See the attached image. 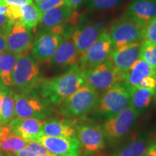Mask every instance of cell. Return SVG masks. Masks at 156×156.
Wrapping results in <instances>:
<instances>
[{
  "label": "cell",
  "mask_w": 156,
  "mask_h": 156,
  "mask_svg": "<svg viewBox=\"0 0 156 156\" xmlns=\"http://www.w3.org/2000/svg\"><path fill=\"white\" fill-rule=\"evenodd\" d=\"M84 69L79 64L55 77L44 78L37 90L54 106H59L85 85Z\"/></svg>",
  "instance_id": "obj_1"
},
{
  "label": "cell",
  "mask_w": 156,
  "mask_h": 156,
  "mask_svg": "<svg viewBox=\"0 0 156 156\" xmlns=\"http://www.w3.org/2000/svg\"><path fill=\"white\" fill-rule=\"evenodd\" d=\"M132 87L124 81L108 90L99 97L93 116L98 119H108L119 114L131 104Z\"/></svg>",
  "instance_id": "obj_2"
},
{
  "label": "cell",
  "mask_w": 156,
  "mask_h": 156,
  "mask_svg": "<svg viewBox=\"0 0 156 156\" xmlns=\"http://www.w3.org/2000/svg\"><path fill=\"white\" fill-rule=\"evenodd\" d=\"M15 116L46 120L56 113L54 105L43 98L38 90L14 92Z\"/></svg>",
  "instance_id": "obj_3"
},
{
  "label": "cell",
  "mask_w": 156,
  "mask_h": 156,
  "mask_svg": "<svg viewBox=\"0 0 156 156\" xmlns=\"http://www.w3.org/2000/svg\"><path fill=\"white\" fill-rule=\"evenodd\" d=\"M100 95L84 85L58 106V113L62 117L73 119H85L92 114Z\"/></svg>",
  "instance_id": "obj_4"
},
{
  "label": "cell",
  "mask_w": 156,
  "mask_h": 156,
  "mask_svg": "<svg viewBox=\"0 0 156 156\" xmlns=\"http://www.w3.org/2000/svg\"><path fill=\"white\" fill-rule=\"evenodd\" d=\"M43 79L40 64L32 54L18 56L12 73V87L16 92L36 90Z\"/></svg>",
  "instance_id": "obj_5"
},
{
  "label": "cell",
  "mask_w": 156,
  "mask_h": 156,
  "mask_svg": "<svg viewBox=\"0 0 156 156\" xmlns=\"http://www.w3.org/2000/svg\"><path fill=\"white\" fill-rule=\"evenodd\" d=\"M140 114L131 106L101 124L105 142L110 147L120 145L132 132Z\"/></svg>",
  "instance_id": "obj_6"
},
{
  "label": "cell",
  "mask_w": 156,
  "mask_h": 156,
  "mask_svg": "<svg viewBox=\"0 0 156 156\" xmlns=\"http://www.w3.org/2000/svg\"><path fill=\"white\" fill-rule=\"evenodd\" d=\"M145 23L126 15L115 21L108 30L113 48L141 43L143 41Z\"/></svg>",
  "instance_id": "obj_7"
},
{
  "label": "cell",
  "mask_w": 156,
  "mask_h": 156,
  "mask_svg": "<svg viewBox=\"0 0 156 156\" xmlns=\"http://www.w3.org/2000/svg\"><path fill=\"white\" fill-rule=\"evenodd\" d=\"M84 76L85 85L101 95L124 81V75L115 69L108 60L95 67L84 69Z\"/></svg>",
  "instance_id": "obj_8"
},
{
  "label": "cell",
  "mask_w": 156,
  "mask_h": 156,
  "mask_svg": "<svg viewBox=\"0 0 156 156\" xmlns=\"http://www.w3.org/2000/svg\"><path fill=\"white\" fill-rule=\"evenodd\" d=\"M107 30L105 23L87 15H80L72 34V39L80 55H82Z\"/></svg>",
  "instance_id": "obj_9"
},
{
  "label": "cell",
  "mask_w": 156,
  "mask_h": 156,
  "mask_svg": "<svg viewBox=\"0 0 156 156\" xmlns=\"http://www.w3.org/2000/svg\"><path fill=\"white\" fill-rule=\"evenodd\" d=\"M76 136L80 142L85 155H93L102 151L106 145L102 126L93 120L77 119Z\"/></svg>",
  "instance_id": "obj_10"
},
{
  "label": "cell",
  "mask_w": 156,
  "mask_h": 156,
  "mask_svg": "<svg viewBox=\"0 0 156 156\" xmlns=\"http://www.w3.org/2000/svg\"><path fill=\"white\" fill-rule=\"evenodd\" d=\"M113 49L108 30H106L82 54L78 64L83 69L99 65L108 61Z\"/></svg>",
  "instance_id": "obj_11"
},
{
  "label": "cell",
  "mask_w": 156,
  "mask_h": 156,
  "mask_svg": "<svg viewBox=\"0 0 156 156\" xmlns=\"http://www.w3.org/2000/svg\"><path fill=\"white\" fill-rule=\"evenodd\" d=\"M63 37L51 30H41L34 39L32 55L39 64H48Z\"/></svg>",
  "instance_id": "obj_12"
},
{
  "label": "cell",
  "mask_w": 156,
  "mask_h": 156,
  "mask_svg": "<svg viewBox=\"0 0 156 156\" xmlns=\"http://www.w3.org/2000/svg\"><path fill=\"white\" fill-rule=\"evenodd\" d=\"M48 152L58 156H82L83 149L77 136L43 135L38 140Z\"/></svg>",
  "instance_id": "obj_13"
},
{
  "label": "cell",
  "mask_w": 156,
  "mask_h": 156,
  "mask_svg": "<svg viewBox=\"0 0 156 156\" xmlns=\"http://www.w3.org/2000/svg\"><path fill=\"white\" fill-rule=\"evenodd\" d=\"M34 36L31 30L22 25L12 24L7 34V51L17 56L28 54L32 49Z\"/></svg>",
  "instance_id": "obj_14"
},
{
  "label": "cell",
  "mask_w": 156,
  "mask_h": 156,
  "mask_svg": "<svg viewBox=\"0 0 156 156\" xmlns=\"http://www.w3.org/2000/svg\"><path fill=\"white\" fill-rule=\"evenodd\" d=\"M44 120L34 118H14L7 125L10 133L28 141L38 142L43 134Z\"/></svg>",
  "instance_id": "obj_15"
},
{
  "label": "cell",
  "mask_w": 156,
  "mask_h": 156,
  "mask_svg": "<svg viewBox=\"0 0 156 156\" xmlns=\"http://www.w3.org/2000/svg\"><path fill=\"white\" fill-rule=\"evenodd\" d=\"M80 57V55L74 44L71 35L62 39L48 64L54 69L68 70L77 65Z\"/></svg>",
  "instance_id": "obj_16"
},
{
  "label": "cell",
  "mask_w": 156,
  "mask_h": 156,
  "mask_svg": "<svg viewBox=\"0 0 156 156\" xmlns=\"http://www.w3.org/2000/svg\"><path fill=\"white\" fill-rule=\"evenodd\" d=\"M80 15L67 5L51 9L42 14L40 25L41 30H51L55 27L65 24L76 25Z\"/></svg>",
  "instance_id": "obj_17"
},
{
  "label": "cell",
  "mask_w": 156,
  "mask_h": 156,
  "mask_svg": "<svg viewBox=\"0 0 156 156\" xmlns=\"http://www.w3.org/2000/svg\"><path fill=\"white\" fill-rule=\"evenodd\" d=\"M141 43H136L113 49L108 61L115 69L123 73H126L136 61L140 58Z\"/></svg>",
  "instance_id": "obj_18"
},
{
  "label": "cell",
  "mask_w": 156,
  "mask_h": 156,
  "mask_svg": "<svg viewBox=\"0 0 156 156\" xmlns=\"http://www.w3.org/2000/svg\"><path fill=\"white\" fill-rule=\"evenodd\" d=\"M7 17L13 24L22 25L32 30L40 23L42 13L34 2L20 7H8Z\"/></svg>",
  "instance_id": "obj_19"
},
{
  "label": "cell",
  "mask_w": 156,
  "mask_h": 156,
  "mask_svg": "<svg viewBox=\"0 0 156 156\" xmlns=\"http://www.w3.org/2000/svg\"><path fill=\"white\" fill-rule=\"evenodd\" d=\"M153 138L149 132L138 133L119 145L113 156H142L147 151Z\"/></svg>",
  "instance_id": "obj_20"
},
{
  "label": "cell",
  "mask_w": 156,
  "mask_h": 156,
  "mask_svg": "<svg viewBox=\"0 0 156 156\" xmlns=\"http://www.w3.org/2000/svg\"><path fill=\"white\" fill-rule=\"evenodd\" d=\"M76 120L64 117L47 119L43 124V134L49 136H76Z\"/></svg>",
  "instance_id": "obj_21"
},
{
  "label": "cell",
  "mask_w": 156,
  "mask_h": 156,
  "mask_svg": "<svg viewBox=\"0 0 156 156\" xmlns=\"http://www.w3.org/2000/svg\"><path fill=\"white\" fill-rule=\"evenodd\" d=\"M126 15L146 23L156 17V0H131Z\"/></svg>",
  "instance_id": "obj_22"
},
{
  "label": "cell",
  "mask_w": 156,
  "mask_h": 156,
  "mask_svg": "<svg viewBox=\"0 0 156 156\" xmlns=\"http://www.w3.org/2000/svg\"><path fill=\"white\" fill-rule=\"evenodd\" d=\"M153 102L156 103V89L132 87L130 106L140 115L145 112Z\"/></svg>",
  "instance_id": "obj_23"
},
{
  "label": "cell",
  "mask_w": 156,
  "mask_h": 156,
  "mask_svg": "<svg viewBox=\"0 0 156 156\" xmlns=\"http://www.w3.org/2000/svg\"><path fill=\"white\" fill-rule=\"evenodd\" d=\"M150 75H156V71L145 61L140 58L124 73V81L130 87H138L144 78Z\"/></svg>",
  "instance_id": "obj_24"
},
{
  "label": "cell",
  "mask_w": 156,
  "mask_h": 156,
  "mask_svg": "<svg viewBox=\"0 0 156 156\" xmlns=\"http://www.w3.org/2000/svg\"><path fill=\"white\" fill-rule=\"evenodd\" d=\"M18 56L9 51L0 53V75L5 87H12V73Z\"/></svg>",
  "instance_id": "obj_25"
},
{
  "label": "cell",
  "mask_w": 156,
  "mask_h": 156,
  "mask_svg": "<svg viewBox=\"0 0 156 156\" xmlns=\"http://www.w3.org/2000/svg\"><path fill=\"white\" fill-rule=\"evenodd\" d=\"M15 116L14 91L10 87H6L0 110V125L7 126Z\"/></svg>",
  "instance_id": "obj_26"
},
{
  "label": "cell",
  "mask_w": 156,
  "mask_h": 156,
  "mask_svg": "<svg viewBox=\"0 0 156 156\" xmlns=\"http://www.w3.org/2000/svg\"><path fill=\"white\" fill-rule=\"evenodd\" d=\"M28 142V140L15 136L9 131L0 138V151L8 153L18 152L23 150Z\"/></svg>",
  "instance_id": "obj_27"
},
{
  "label": "cell",
  "mask_w": 156,
  "mask_h": 156,
  "mask_svg": "<svg viewBox=\"0 0 156 156\" xmlns=\"http://www.w3.org/2000/svg\"><path fill=\"white\" fill-rule=\"evenodd\" d=\"M124 2L125 0H87L86 7L90 12H101L118 8Z\"/></svg>",
  "instance_id": "obj_28"
},
{
  "label": "cell",
  "mask_w": 156,
  "mask_h": 156,
  "mask_svg": "<svg viewBox=\"0 0 156 156\" xmlns=\"http://www.w3.org/2000/svg\"><path fill=\"white\" fill-rule=\"evenodd\" d=\"M140 58L156 71V44L143 41L141 45Z\"/></svg>",
  "instance_id": "obj_29"
},
{
  "label": "cell",
  "mask_w": 156,
  "mask_h": 156,
  "mask_svg": "<svg viewBox=\"0 0 156 156\" xmlns=\"http://www.w3.org/2000/svg\"><path fill=\"white\" fill-rule=\"evenodd\" d=\"M47 152V150L38 142L29 141L23 150L11 154L14 156H39Z\"/></svg>",
  "instance_id": "obj_30"
},
{
  "label": "cell",
  "mask_w": 156,
  "mask_h": 156,
  "mask_svg": "<svg viewBox=\"0 0 156 156\" xmlns=\"http://www.w3.org/2000/svg\"><path fill=\"white\" fill-rule=\"evenodd\" d=\"M143 40L156 44V17L145 23L143 28Z\"/></svg>",
  "instance_id": "obj_31"
},
{
  "label": "cell",
  "mask_w": 156,
  "mask_h": 156,
  "mask_svg": "<svg viewBox=\"0 0 156 156\" xmlns=\"http://www.w3.org/2000/svg\"><path fill=\"white\" fill-rule=\"evenodd\" d=\"M63 5H66V0H47L44 2L36 5L39 11L43 14L45 12L51 9L55 8Z\"/></svg>",
  "instance_id": "obj_32"
},
{
  "label": "cell",
  "mask_w": 156,
  "mask_h": 156,
  "mask_svg": "<svg viewBox=\"0 0 156 156\" xmlns=\"http://www.w3.org/2000/svg\"><path fill=\"white\" fill-rule=\"evenodd\" d=\"M32 2L31 0H0V4L7 7H20Z\"/></svg>",
  "instance_id": "obj_33"
},
{
  "label": "cell",
  "mask_w": 156,
  "mask_h": 156,
  "mask_svg": "<svg viewBox=\"0 0 156 156\" xmlns=\"http://www.w3.org/2000/svg\"><path fill=\"white\" fill-rule=\"evenodd\" d=\"M138 87L156 89V75H150L144 78Z\"/></svg>",
  "instance_id": "obj_34"
},
{
  "label": "cell",
  "mask_w": 156,
  "mask_h": 156,
  "mask_svg": "<svg viewBox=\"0 0 156 156\" xmlns=\"http://www.w3.org/2000/svg\"><path fill=\"white\" fill-rule=\"evenodd\" d=\"M12 24L13 23L9 20L8 17L0 14V30L7 34L9 28H10Z\"/></svg>",
  "instance_id": "obj_35"
},
{
  "label": "cell",
  "mask_w": 156,
  "mask_h": 156,
  "mask_svg": "<svg viewBox=\"0 0 156 156\" xmlns=\"http://www.w3.org/2000/svg\"><path fill=\"white\" fill-rule=\"evenodd\" d=\"M142 156H156V136L152 138L147 151Z\"/></svg>",
  "instance_id": "obj_36"
},
{
  "label": "cell",
  "mask_w": 156,
  "mask_h": 156,
  "mask_svg": "<svg viewBox=\"0 0 156 156\" xmlns=\"http://www.w3.org/2000/svg\"><path fill=\"white\" fill-rule=\"evenodd\" d=\"M87 0H66V5L73 10H77L84 4H86Z\"/></svg>",
  "instance_id": "obj_37"
},
{
  "label": "cell",
  "mask_w": 156,
  "mask_h": 156,
  "mask_svg": "<svg viewBox=\"0 0 156 156\" xmlns=\"http://www.w3.org/2000/svg\"><path fill=\"white\" fill-rule=\"evenodd\" d=\"M7 50V34L0 30V53H2Z\"/></svg>",
  "instance_id": "obj_38"
},
{
  "label": "cell",
  "mask_w": 156,
  "mask_h": 156,
  "mask_svg": "<svg viewBox=\"0 0 156 156\" xmlns=\"http://www.w3.org/2000/svg\"><path fill=\"white\" fill-rule=\"evenodd\" d=\"M7 87L4 86H0V110H1V107H2V101H3V97H4V91H5V89Z\"/></svg>",
  "instance_id": "obj_39"
},
{
  "label": "cell",
  "mask_w": 156,
  "mask_h": 156,
  "mask_svg": "<svg viewBox=\"0 0 156 156\" xmlns=\"http://www.w3.org/2000/svg\"><path fill=\"white\" fill-rule=\"evenodd\" d=\"M9 132L7 126H2L0 125V138H2L7 132Z\"/></svg>",
  "instance_id": "obj_40"
},
{
  "label": "cell",
  "mask_w": 156,
  "mask_h": 156,
  "mask_svg": "<svg viewBox=\"0 0 156 156\" xmlns=\"http://www.w3.org/2000/svg\"><path fill=\"white\" fill-rule=\"evenodd\" d=\"M31 1H32L35 5H38V4L47 1V0H31Z\"/></svg>",
  "instance_id": "obj_41"
},
{
  "label": "cell",
  "mask_w": 156,
  "mask_h": 156,
  "mask_svg": "<svg viewBox=\"0 0 156 156\" xmlns=\"http://www.w3.org/2000/svg\"><path fill=\"white\" fill-rule=\"evenodd\" d=\"M39 156H58V155H54V154H52V153H49V152H47V153L44 154V155H39Z\"/></svg>",
  "instance_id": "obj_42"
},
{
  "label": "cell",
  "mask_w": 156,
  "mask_h": 156,
  "mask_svg": "<svg viewBox=\"0 0 156 156\" xmlns=\"http://www.w3.org/2000/svg\"><path fill=\"white\" fill-rule=\"evenodd\" d=\"M5 156H14V155H12L11 153H5Z\"/></svg>",
  "instance_id": "obj_43"
},
{
  "label": "cell",
  "mask_w": 156,
  "mask_h": 156,
  "mask_svg": "<svg viewBox=\"0 0 156 156\" xmlns=\"http://www.w3.org/2000/svg\"><path fill=\"white\" fill-rule=\"evenodd\" d=\"M2 85H4L2 83V80H1V75H0V86H2ZM5 86V85H4Z\"/></svg>",
  "instance_id": "obj_44"
},
{
  "label": "cell",
  "mask_w": 156,
  "mask_h": 156,
  "mask_svg": "<svg viewBox=\"0 0 156 156\" xmlns=\"http://www.w3.org/2000/svg\"><path fill=\"white\" fill-rule=\"evenodd\" d=\"M0 156H5V153H2V152L0 151Z\"/></svg>",
  "instance_id": "obj_45"
},
{
  "label": "cell",
  "mask_w": 156,
  "mask_h": 156,
  "mask_svg": "<svg viewBox=\"0 0 156 156\" xmlns=\"http://www.w3.org/2000/svg\"><path fill=\"white\" fill-rule=\"evenodd\" d=\"M104 156H106V155H104Z\"/></svg>",
  "instance_id": "obj_46"
}]
</instances>
